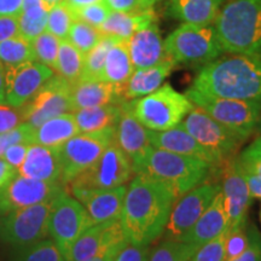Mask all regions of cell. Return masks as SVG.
Listing matches in <instances>:
<instances>
[{
    "label": "cell",
    "instance_id": "cell-50",
    "mask_svg": "<svg viewBox=\"0 0 261 261\" xmlns=\"http://www.w3.org/2000/svg\"><path fill=\"white\" fill-rule=\"evenodd\" d=\"M19 34L17 16H2L0 17V42Z\"/></svg>",
    "mask_w": 261,
    "mask_h": 261
},
{
    "label": "cell",
    "instance_id": "cell-16",
    "mask_svg": "<svg viewBox=\"0 0 261 261\" xmlns=\"http://www.w3.org/2000/svg\"><path fill=\"white\" fill-rule=\"evenodd\" d=\"M5 68L6 106L22 108L46 81L54 76V69L38 61L24 62Z\"/></svg>",
    "mask_w": 261,
    "mask_h": 261
},
{
    "label": "cell",
    "instance_id": "cell-31",
    "mask_svg": "<svg viewBox=\"0 0 261 261\" xmlns=\"http://www.w3.org/2000/svg\"><path fill=\"white\" fill-rule=\"evenodd\" d=\"M121 110L122 104H110L103 107L85 108L75 110L73 114L80 133H86L116 127Z\"/></svg>",
    "mask_w": 261,
    "mask_h": 261
},
{
    "label": "cell",
    "instance_id": "cell-56",
    "mask_svg": "<svg viewBox=\"0 0 261 261\" xmlns=\"http://www.w3.org/2000/svg\"><path fill=\"white\" fill-rule=\"evenodd\" d=\"M241 155L257 156V158H261V136L257 137V138L254 140L252 144L248 146Z\"/></svg>",
    "mask_w": 261,
    "mask_h": 261
},
{
    "label": "cell",
    "instance_id": "cell-51",
    "mask_svg": "<svg viewBox=\"0 0 261 261\" xmlns=\"http://www.w3.org/2000/svg\"><path fill=\"white\" fill-rule=\"evenodd\" d=\"M126 242H119V243H113L109 244V246L102 248L99 252L94 254L93 256H91L90 259H87L86 261H114L115 256L117 255V253L120 252V249L125 246Z\"/></svg>",
    "mask_w": 261,
    "mask_h": 261
},
{
    "label": "cell",
    "instance_id": "cell-6",
    "mask_svg": "<svg viewBox=\"0 0 261 261\" xmlns=\"http://www.w3.org/2000/svg\"><path fill=\"white\" fill-rule=\"evenodd\" d=\"M192 104L202 108L215 121L246 140L255 132L261 113V102L212 96L190 87L185 93Z\"/></svg>",
    "mask_w": 261,
    "mask_h": 261
},
{
    "label": "cell",
    "instance_id": "cell-8",
    "mask_svg": "<svg viewBox=\"0 0 261 261\" xmlns=\"http://www.w3.org/2000/svg\"><path fill=\"white\" fill-rule=\"evenodd\" d=\"M114 140L115 127H109L96 132L79 133L58 146L62 184H70L77 175L89 169Z\"/></svg>",
    "mask_w": 261,
    "mask_h": 261
},
{
    "label": "cell",
    "instance_id": "cell-2",
    "mask_svg": "<svg viewBox=\"0 0 261 261\" xmlns=\"http://www.w3.org/2000/svg\"><path fill=\"white\" fill-rule=\"evenodd\" d=\"M191 87L212 96L261 102V55L217 58L202 68Z\"/></svg>",
    "mask_w": 261,
    "mask_h": 261
},
{
    "label": "cell",
    "instance_id": "cell-36",
    "mask_svg": "<svg viewBox=\"0 0 261 261\" xmlns=\"http://www.w3.org/2000/svg\"><path fill=\"white\" fill-rule=\"evenodd\" d=\"M51 8L44 6H35L27 10H22L17 15L19 34L33 41L38 35L46 31L47 16Z\"/></svg>",
    "mask_w": 261,
    "mask_h": 261
},
{
    "label": "cell",
    "instance_id": "cell-13",
    "mask_svg": "<svg viewBox=\"0 0 261 261\" xmlns=\"http://www.w3.org/2000/svg\"><path fill=\"white\" fill-rule=\"evenodd\" d=\"M221 191L220 181H203L179 197L169 214L163 240H177L188 232Z\"/></svg>",
    "mask_w": 261,
    "mask_h": 261
},
{
    "label": "cell",
    "instance_id": "cell-34",
    "mask_svg": "<svg viewBox=\"0 0 261 261\" xmlns=\"http://www.w3.org/2000/svg\"><path fill=\"white\" fill-rule=\"evenodd\" d=\"M196 244L177 240H163L150 249L148 261H189L197 252Z\"/></svg>",
    "mask_w": 261,
    "mask_h": 261
},
{
    "label": "cell",
    "instance_id": "cell-44",
    "mask_svg": "<svg viewBox=\"0 0 261 261\" xmlns=\"http://www.w3.org/2000/svg\"><path fill=\"white\" fill-rule=\"evenodd\" d=\"M226 232L227 230L201 246L189 261H224Z\"/></svg>",
    "mask_w": 261,
    "mask_h": 261
},
{
    "label": "cell",
    "instance_id": "cell-30",
    "mask_svg": "<svg viewBox=\"0 0 261 261\" xmlns=\"http://www.w3.org/2000/svg\"><path fill=\"white\" fill-rule=\"evenodd\" d=\"M135 67L130 61L127 40H116L107 54L100 80L122 85L129 79Z\"/></svg>",
    "mask_w": 261,
    "mask_h": 261
},
{
    "label": "cell",
    "instance_id": "cell-47",
    "mask_svg": "<svg viewBox=\"0 0 261 261\" xmlns=\"http://www.w3.org/2000/svg\"><path fill=\"white\" fill-rule=\"evenodd\" d=\"M17 108H12L6 104H0V133L12 129L18 126L22 120V113L16 110Z\"/></svg>",
    "mask_w": 261,
    "mask_h": 261
},
{
    "label": "cell",
    "instance_id": "cell-12",
    "mask_svg": "<svg viewBox=\"0 0 261 261\" xmlns=\"http://www.w3.org/2000/svg\"><path fill=\"white\" fill-rule=\"evenodd\" d=\"M133 175L132 162L115 139L89 169L70 182V188L114 189L126 185Z\"/></svg>",
    "mask_w": 261,
    "mask_h": 261
},
{
    "label": "cell",
    "instance_id": "cell-25",
    "mask_svg": "<svg viewBox=\"0 0 261 261\" xmlns=\"http://www.w3.org/2000/svg\"><path fill=\"white\" fill-rule=\"evenodd\" d=\"M228 230V215L221 191L212 201L200 219L179 241H184L197 247L203 246L220 233Z\"/></svg>",
    "mask_w": 261,
    "mask_h": 261
},
{
    "label": "cell",
    "instance_id": "cell-41",
    "mask_svg": "<svg viewBox=\"0 0 261 261\" xmlns=\"http://www.w3.org/2000/svg\"><path fill=\"white\" fill-rule=\"evenodd\" d=\"M34 130L35 127L23 121L12 129L0 133V158H3L6 149L14 144H18V143L34 144Z\"/></svg>",
    "mask_w": 261,
    "mask_h": 261
},
{
    "label": "cell",
    "instance_id": "cell-55",
    "mask_svg": "<svg viewBox=\"0 0 261 261\" xmlns=\"http://www.w3.org/2000/svg\"><path fill=\"white\" fill-rule=\"evenodd\" d=\"M17 174V169L6 163L4 160L0 158V188H3L6 182L11 180Z\"/></svg>",
    "mask_w": 261,
    "mask_h": 261
},
{
    "label": "cell",
    "instance_id": "cell-54",
    "mask_svg": "<svg viewBox=\"0 0 261 261\" xmlns=\"http://www.w3.org/2000/svg\"><path fill=\"white\" fill-rule=\"evenodd\" d=\"M23 0H0V17L17 16L21 12Z\"/></svg>",
    "mask_w": 261,
    "mask_h": 261
},
{
    "label": "cell",
    "instance_id": "cell-32",
    "mask_svg": "<svg viewBox=\"0 0 261 261\" xmlns=\"http://www.w3.org/2000/svg\"><path fill=\"white\" fill-rule=\"evenodd\" d=\"M84 56L67 39L61 40L55 69L60 76L74 84L80 79L84 67Z\"/></svg>",
    "mask_w": 261,
    "mask_h": 261
},
{
    "label": "cell",
    "instance_id": "cell-26",
    "mask_svg": "<svg viewBox=\"0 0 261 261\" xmlns=\"http://www.w3.org/2000/svg\"><path fill=\"white\" fill-rule=\"evenodd\" d=\"M174 62L167 60L143 69H136L125 84L121 85V94L125 102L144 97L161 86L175 67Z\"/></svg>",
    "mask_w": 261,
    "mask_h": 261
},
{
    "label": "cell",
    "instance_id": "cell-20",
    "mask_svg": "<svg viewBox=\"0 0 261 261\" xmlns=\"http://www.w3.org/2000/svg\"><path fill=\"white\" fill-rule=\"evenodd\" d=\"M126 241L120 219L94 224L75 241L68 253L67 261H86L102 248Z\"/></svg>",
    "mask_w": 261,
    "mask_h": 261
},
{
    "label": "cell",
    "instance_id": "cell-10",
    "mask_svg": "<svg viewBox=\"0 0 261 261\" xmlns=\"http://www.w3.org/2000/svg\"><path fill=\"white\" fill-rule=\"evenodd\" d=\"M92 225L94 224L87 211L73 196L64 192L54 201L48 219V234L65 260L75 241Z\"/></svg>",
    "mask_w": 261,
    "mask_h": 261
},
{
    "label": "cell",
    "instance_id": "cell-9",
    "mask_svg": "<svg viewBox=\"0 0 261 261\" xmlns=\"http://www.w3.org/2000/svg\"><path fill=\"white\" fill-rule=\"evenodd\" d=\"M180 125L201 145L213 152L223 166L236 158L238 149L244 142L242 137L215 121L213 117L197 106L192 107Z\"/></svg>",
    "mask_w": 261,
    "mask_h": 261
},
{
    "label": "cell",
    "instance_id": "cell-22",
    "mask_svg": "<svg viewBox=\"0 0 261 261\" xmlns=\"http://www.w3.org/2000/svg\"><path fill=\"white\" fill-rule=\"evenodd\" d=\"M70 100L73 112L85 108L126 103L121 94V85L110 84L102 80L83 79L71 84Z\"/></svg>",
    "mask_w": 261,
    "mask_h": 261
},
{
    "label": "cell",
    "instance_id": "cell-49",
    "mask_svg": "<svg viewBox=\"0 0 261 261\" xmlns=\"http://www.w3.org/2000/svg\"><path fill=\"white\" fill-rule=\"evenodd\" d=\"M29 145L31 144H27V143H18V144L11 145L10 148L6 149V151L4 152L2 159L4 160L6 163H9L11 167L18 169L24 161Z\"/></svg>",
    "mask_w": 261,
    "mask_h": 261
},
{
    "label": "cell",
    "instance_id": "cell-61",
    "mask_svg": "<svg viewBox=\"0 0 261 261\" xmlns=\"http://www.w3.org/2000/svg\"><path fill=\"white\" fill-rule=\"evenodd\" d=\"M156 2H159V0H144V3L148 6H150V8H152V5L155 4Z\"/></svg>",
    "mask_w": 261,
    "mask_h": 261
},
{
    "label": "cell",
    "instance_id": "cell-48",
    "mask_svg": "<svg viewBox=\"0 0 261 261\" xmlns=\"http://www.w3.org/2000/svg\"><path fill=\"white\" fill-rule=\"evenodd\" d=\"M110 11L116 12H137L150 9L144 0H102Z\"/></svg>",
    "mask_w": 261,
    "mask_h": 261
},
{
    "label": "cell",
    "instance_id": "cell-35",
    "mask_svg": "<svg viewBox=\"0 0 261 261\" xmlns=\"http://www.w3.org/2000/svg\"><path fill=\"white\" fill-rule=\"evenodd\" d=\"M117 40L115 38L103 35L97 45L85 54L84 67L80 79L83 80H100L104 63L108 51L112 45Z\"/></svg>",
    "mask_w": 261,
    "mask_h": 261
},
{
    "label": "cell",
    "instance_id": "cell-18",
    "mask_svg": "<svg viewBox=\"0 0 261 261\" xmlns=\"http://www.w3.org/2000/svg\"><path fill=\"white\" fill-rule=\"evenodd\" d=\"M70 190L87 211L93 224L117 220L121 217L126 185L114 189L70 188Z\"/></svg>",
    "mask_w": 261,
    "mask_h": 261
},
{
    "label": "cell",
    "instance_id": "cell-59",
    "mask_svg": "<svg viewBox=\"0 0 261 261\" xmlns=\"http://www.w3.org/2000/svg\"><path fill=\"white\" fill-rule=\"evenodd\" d=\"M44 2L46 3V4L50 6V8H52V6H54V5L60 4V3L63 2V0H44Z\"/></svg>",
    "mask_w": 261,
    "mask_h": 261
},
{
    "label": "cell",
    "instance_id": "cell-52",
    "mask_svg": "<svg viewBox=\"0 0 261 261\" xmlns=\"http://www.w3.org/2000/svg\"><path fill=\"white\" fill-rule=\"evenodd\" d=\"M237 161L243 171L261 175V158H257V156L240 155L237 158Z\"/></svg>",
    "mask_w": 261,
    "mask_h": 261
},
{
    "label": "cell",
    "instance_id": "cell-28",
    "mask_svg": "<svg viewBox=\"0 0 261 261\" xmlns=\"http://www.w3.org/2000/svg\"><path fill=\"white\" fill-rule=\"evenodd\" d=\"M155 21H158V17L152 8L137 12L112 11L98 29L103 35L117 40H128L133 33Z\"/></svg>",
    "mask_w": 261,
    "mask_h": 261
},
{
    "label": "cell",
    "instance_id": "cell-37",
    "mask_svg": "<svg viewBox=\"0 0 261 261\" xmlns=\"http://www.w3.org/2000/svg\"><path fill=\"white\" fill-rule=\"evenodd\" d=\"M75 21L71 8L65 2L54 5L48 11L46 31L61 40L68 38L70 27Z\"/></svg>",
    "mask_w": 261,
    "mask_h": 261
},
{
    "label": "cell",
    "instance_id": "cell-7",
    "mask_svg": "<svg viewBox=\"0 0 261 261\" xmlns=\"http://www.w3.org/2000/svg\"><path fill=\"white\" fill-rule=\"evenodd\" d=\"M165 50L175 64H207L223 54L212 24L182 23L165 40Z\"/></svg>",
    "mask_w": 261,
    "mask_h": 261
},
{
    "label": "cell",
    "instance_id": "cell-11",
    "mask_svg": "<svg viewBox=\"0 0 261 261\" xmlns=\"http://www.w3.org/2000/svg\"><path fill=\"white\" fill-rule=\"evenodd\" d=\"M54 201L9 212L0 224V237L15 246L28 247L46 238Z\"/></svg>",
    "mask_w": 261,
    "mask_h": 261
},
{
    "label": "cell",
    "instance_id": "cell-23",
    "mask_svg": "<svg viewBox=\"0 0 261 261\" xmlns=\"http://www.w3.org/2000/svg\"><path fill=\"white\" fill-rule=\"evenodd\" d=\"M115 139L125 155L132 162V166L139 162L152 148L149 142L148 129L133 116L127 107V102L122 104L121 115L116 123Z\"/></svg>",
    "mask_w": 261,
    "mask_h": 261
},
{
    "label": "cell",
    "instance_id": "cell-42",
    "mask_svg": "<svg viewBox=\"0 0 261 261\" xmlns=\"http://www.w3.org/2000/svg\"><path fill=\"white\" fill-rule=\"evenodd\" d=\"M248 246L247 223L228 228L225 238V260H232L240 256Z\"/></svg>",
    "mask_w": 261,
    "mask_h": 261
},
{
    "label": "cell",
    "instance_id": "cell-38",
    "mask_svg": "<svg viewBox=\"0 0 261 261\" xmlns=\"http://www.w3.org/2000/svg\"><path fill=\"white\" fill-rule=\"evenodd\" d=\"M103 37L99 29L81 21H74L71 24L67 40L83 54H87Z\"/></svg>",
    "mask_w": 261,
    "mask_h": 261
},
{
    "label": "cell",
    "instance_id": "cell-17",
    "mask_svg": "<svg viewBox=\"0 0 261 261\" xmlns=\"http://www.w3.org/2000/svg\"><path fill=\"white\" fill-rule=\"evenodd\" d=\"M223 168L221 194L228 215V228L247 223V215L253 197L243 177L237 158L227 161Z\"/></svg>",
    "mask_w": 261,
    "mask_h": 261
},
{
    "label": "cell",
    "instance_id": "cell-46",
    "mask_svg": "<svg viewBox=\"0 0 261 261\" xmlns=\"http://www.w3.org/2000/svg\"><path fill=\"white\" fill-rule=\"evenodd\" d=\"M149 252L150 246H136L127 242L117 253L114 261H148Z\"/></svg>",
    "mask_w": 261,
    "mask_h": 261
},
{
    "label": "cell",
    "instance_id": "cell-19",
    "mask_svg": "<svg viewBox=\"0 0 261 261\" xmlns=\"http://www.w3.org/2000/svg\"><path fill=\"white\" fill-rule=\"evenodd\" d=\"M148 137L152 148L202 160V161L211 163L215 167L221 168V166H223L219 159L207 148L201 145L180 123L174 128L167 130L148 129Z\"/></svg>",
    "mask_w": 261,
    "mask_h": 261
},
{
    "label": "cell",
    "instance_id": "cell-21",
    "mask_svg": "<svg viewBox=\"0 0 261 261\" xmlns=\"http://www.w3.org/2000/svg\"><path fill=\"white\" fill-rule=\"evenodd\" d=\"M130 61L136 69H143L171 60L165 50L158 21L152 22L133 33L127 40Z\"/></svg>",
    "mask_w": 261,
    "mask_h": 261
},
{
    "label": "cell",
    "instance_id": "cell-40",
    "mask_svg": "<svg viewBox=\"0 0 261 261\" xmlns=\"http://www.w3.org/2000/svg\"><path fill=\"white\" fill-rule=\"evenodd\" d=\"M21 261H67L52 240H42L29 246Z\"/></svg>",
    "mask_w": 261,
    "mask_h": 261
},
{
    "label": "cell",
    "instance_id": "cell-29",
    "mask_svg": "<svg viewBox=\"0 0 261 261\" xmlns=\"http://www.w3.org/2000/svg\"><path fill=\"white\" fill-rule=\"evenodd\" d=\"M80 129L73 113H64L42 122L34 130V144L58 148L71 137L79 135Z\"/></svg>",
    "mask_w": 261,
    "mask_h": 261
},
{
    "label": "cell",
    "instance_id": "cell-15",
    "mask_svg": "<svg viewBox=\"0 0 261 261\" xmlns=\"http://www.w3.org/2000/svg\"><path fill=\"white\" fill-rule=\"evenodd\" d=\"M64 192L67 191L61 181L37 180L17 173L4 187L0 188V213L6 214L29 205L56 200Z\"/></svg>",
    "mask_w": 261,
    "mask_h": 261
},
{
    "label": "cell",
    "instance_id": "cell-60",
    "mask_svg": "<svg viewBox=\"0 0 261 261\" xmlns=\"http://www.w3.org/2000/svg\"><path fill=\"white\" fill-rule=\"evenodd\" d=\"M255 130L257 133H260L261 135V113H260V116H259V120H257V123H256V128Z\"/></svg>",
    "mask_w": 261,
    "mask_h": 261
},
{
    "label": "cell",
    "instance_id": "cell-1",
    "mask_svg": "<svg viewBox=\"0 0 261 261\" xmlns=\"http://www.w3.org/2000/svg\"><path fill=\"white\" fill-rule=\"evenodd\" d=\"M174 192L163 182L135 174L123 200L121 226L127 242L150 246L162 236L173 204Z\"/></svg>",
    "mask_w": 261,
    "mask_h": 261
},
{
    "label": "cell",
    "instance_id": "cell-33",
    "mask_svg": "<svg viewBox=\"0 0 261 261\" xmlns=\"http://www.w3.org/2000/svg\"><path fill=\"white\" fill-rule=\"evenodd\" d=\"M35 61L32 41L21 34L0 42V63L4 67Z\"/></svg>",
    "mask_w": 261,
    "mask_h": 261
},
{
    "label": "cell",
    "instance_id": "cell-43",
    "mask_svg": "<svg viewBox=\"0 0 261 261\" xmlns=\"http://www.w3.org/2000/svg\"><path fill=\"white\" fill-rule=\"evenodd\" d=\"M75 21H81L85 23L93 25V27L99 28L108 16L112 11L104 4L103 2L94 3L86 6H80V8H71Z\"/></svg>",
    "mask_w": 261,
    "mask_h": 261
},
{
    "label": "cell",
    "instance_id": "cell-53",
    "mask_svg": "<svg viewBox=\"0 0 261 261\" xmlns=\"http://www.w3.org/2000/svg\"><path fill=\"white\" fill-rule=\"evenodd\" d=\"M242 173H243L244 179H246V181H247L248 189H249V192H250V195H252V197L260 198L261 200V175L243 171V169H242Z\"/></svg>",
    "mask_w": 261,
    "mask_h": 261
},
{
    "label": "cell",
    "instance_id": "cell-39",
    "mask_svg": "<svg viewBox=\"0 0 261 261\" xmlns=\"http://www.w3.org/2000/svg\"><path fill=\"white\" fill-rule=\"evenodd\" d=\"M32 44L35 55V61L47 65L51 69H55L61 39L55 37L50 32L45 31L40 35H38L32 41Z\"/></svg>",
    "mask_w": 261,
    "mask_h": 261
},
{
    "label": "cell",
    "instance_id": "cell-3",
    "mask_svg": "<svg viewBox=\"0 0 261 261\" xmlns=\"http://www.w3.org/2000/svg\"><path fill=\"white\" fill-rule=\"evenodd\" d=\"M224 52L261 55V0H228L214 21Z\"/></svg>",
    "mask_w": 261,
    "mask_h": 261
},
{
    "label": "cell",
    "instance_id": "cell-27",
    "mask_svg": "<svg viewBox=\"0 0 261 261\" xmlns=\"http://www.w3.org/2000/svg\"><path fill=\"white\" fill-rule=\"evenodd\" d=\"M224 0H168L169 16L184 23L213 24Z\"/></svg>",
    "mask_w": 261,
    "mask_h": 261
},
{
    "label": "cell",
    "instance_id": "cell-57",
    "mask_svg": "<svg viewBox=\"0 0 261 261\" xmlns=\"http://www.w3.org/2000/svg\"><path fill=\"white\" fill-rule=\"evenodd\" d=\"M0 104H6L5 98V68L0 63Z\"/></svg>",
    "mask_w": 261,
    "mask_h": 261
},
{
    "label": "cell",
    "instance_id": "cell-14",
    "mask_svg": "<svg viewBox=\"0 0 261 261\" xmlns=\"http://www.w3.org/2000/svg\"><path fill=\"white\" fill-rule=\"evenodd\" d=\"M71 84L54 75L22 107V120L37 128L42 122L64 113H73L70 100Z\"/></svg>",
    "mask_w": 261,
    "mask_h": 261
},
{
    "label": "cell",
    "instance_id": "cell-58",
    "mask_svg": "<svg viewBox=\"0 0 261 261\" xmlns=\"http://www.w3.org/2000/svg\"><path fill=\"white\" fill-rule=\"evenodd\" d=\"M67 3L70 8H80V6H86L90 4H94V3H99L102 0H63Z\"/></svg>",
    "mask_w": 261,
    "mask_h": 261
},
{
    "label": "cell",
    "instance_id": "cell-45",
    "mask_svg": "<svg viewBox=\"0 0 261 261\" xmlns=\"http://www.w3.org/2000/svg\"><path fill=\"white\" fill-rule=\"evenodd\" d=\"M248 246L240 256L228 261H260L261 260V234L254 224L247 223Z\"/></svg>",
    "mask_w": 261,
    "mask_h": 261
},
{
    "label": "cell",
    "instance_id": "cell-5",
    "mask_svg": "<svg viewBox=\"0 0 261 261\" xmlns=\"http://www.w3.org/2000/svg\"><path fill=\"white\" fill-rule=\"evenodd\" d=\"M127 107L145 128L167 130L177 127L194 104L185 94L177 92L169 84H165L154 92L127 102Z\"/></svg>",
    "mask_w": 261,
    "mask_h": 261
},
{
    "label": "cell",
    "instance_id": "cell-24",
    "mask_svg": "<svg viewBox=\"0 0 261 261\" xmlns=\"http://www.w3.org/2000/svg\"><path fill=\"white\" fill-rule=\"evenodd\" d=\"M18 174L37 180L57 182L61 181L62 166L60 151L55 146L31 144Z\"/></svg>",
    "mask_w": 261,
    "mask_h": 261
},
{
    "label": "cell",
    "instance_id": "cell-62",
    "mask_svg": "<svg viewBox=\"0 0 261 261\" xmlns=\"http://www.w3.org/2000/svg\"><path fill=\"white\" fill-rule=\"evenodd\" d=\"M260 223H261V207H260Z\"/></svg>",
    "mask_w": 261,
    "mask_h": 261
},
{
    "label": "cell",
    "instance_id": "cell-4",
    "mask_svg": "<svg viewBox=\"0 0 261 261\" xmlns=\"http://www.w3.org/2000/svg\"><path fill=\"white\" fill-rule=\"evenodd\" d=\"M132 167L135 174L145 175L167 185L178 200L203 182L215 166L198 159L151 148Z\"/></svg>",
    "mask_w": 261,
    "mask_h": 261
},
{
    "label": "cell",
    "instance_id": "cell-63",
    "mask_svg": "<svg viewBox=\"0 0 261 261\" xmlns=\"http://www.w3.org/2000/svg\"><path fill=\"white\" fill-rule=\"evenodd\" d=\"M260 261H261V260H260Z\"/></svg>",
    "mask_w": 261,
    "mask_h": 261
}]
</instances>
